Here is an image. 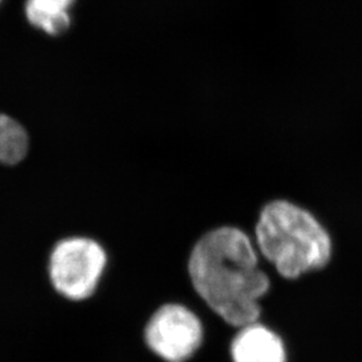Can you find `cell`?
I'll use <instances>...</instances> for the list:
<instances>
[{"label":"cell","instance_id":"cell-5","mask_svg":"<svg viewBox=\"0 0 362 362\" xmlns=\"http://www.w3.org/2000/svg\"><path fill=\"white\" fill-rule=\"evenodd\" d=\"M233 362H287L282 339L263 325L243 326L231 345Z\"/></svg>","mask_w":362,"mask_h":362},{"label":"cell","instance_id":"cell-8","mask_svg":"<svg viewBox=\"0 0 362 362\" xmlns=\"http://www.w3.org/2000/svg\"><path fill=\"white\" fill-rule=\"evenodd\" d=\"M0 3H1V0H0Z\"/></svg>","mask_w":362,"mask_h":362},{"label":"cell","instance_id":"cell-6","mask_svg":"<svg viewBox=\"0 0 362 362\" xmlns=\"http://www.w3.org/2000/svg\"><path fill=\"white\" fill-rule=\"evenodd\" d=\"M76 0H26L25 15L30 26L59 37L71 26L70 8Z\"/></svg>","mask_w":362,"mask_h":362},{"label":"cell","instance_id":"cell-4","mask_svg":"<svg viewBox=\"0 0 362 362\" xmlns=\"http://www.w3.org/2000/svg\"><path fill=\"white\" fill-rule=\"evenodd\" d=\"M148 348L165 362L188 361L203 342V326L192 311L165 305L152 315L145 329Z\"/></svg>","mask_w":362,"mask_h":362},{"label":"cell","instance_id":"cell-3","mask_svg":"<svg viewBox=\"0 0 362 362\" xmlns=\"http://www.w3.org/2000/svg\"><path fill=\"white\" fill-rule=\"evenodd\" d=\"M106 252L89 238H69L52 250L49 274L54 288L71 300L94 294L106 267Z\"/></svg>","mask_w":362,"mask_h":362},{"label":"cell","instance_id":"cell-1","mask_svg":"<svg viewBox=\"0 0 362 362\" xmlns=\"http://www.w3.org/2000/svg\"><path fill=\"white\" fill-rule=\"evenodd\" d=\"M188 272L196 293L227 324H255L259 299L270 288L259 269L258 255L246 233L220 227L206 233L191 252Z\"/></svg>","mask_w":362,"mask_h":362},{"label":"cell","instance_id":"cell-2","mask_svg":"<svg viewBox=\"0 0 362 362\" xmlns=\"http://www.w3.org/2000/svg\"><path fill=\"white\" fill-rule=\"evenodd\" d=\"M255 233L263 257L287 279L322 269L332 258V240L322 224L288 202L276 200L263 208Z\"/></svg>","mask_w":362,"mask_h":362},{"label":"cell","instance_id":"cell-7","mask_svg":"<svg viewBox=\"0 0 362 362\" xmlns=\"http://www.w3.org/2000/svg\"><path fill=\"white\" fill-rule=\"evenodd\" d=\"M28 149L30 139L23 125L0 112V164H19L26 158Z\"/></svg>","mask_w":362,"mask_h":362}]
</instances>
